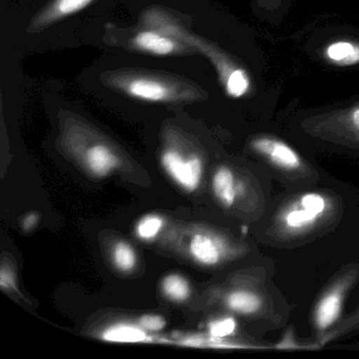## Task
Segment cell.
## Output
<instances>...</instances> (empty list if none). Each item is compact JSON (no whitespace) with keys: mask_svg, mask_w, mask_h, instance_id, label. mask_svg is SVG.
<instances>
[{"mask_svg":"<svg viewBox=\"0 0 359 359\" xmlns=\"http://www.w3.org/2000/svg\"><path fill=\"white\" fill-rule=\"evenodd\" d=\"M102 81L113 91L140 102L178 104L203 98V91L194 83L158 71H109Z\"/></svg>","mask_w":359,"mask_h":359,"instance_id":"1","label":"cell"},{"mask_svg":"<svg viewBox=\"0 0 359 359\" xmlns=\"http://www.w3.org/2000/svg\"><path fill=\"white\" fill-rule=\"evenodd\" d=\"M127 45L132 51L153 56L190 55L197 52L180 39L144 26L130 37Z\"/></svg>","mask_w":359,"mask_h":359,"instance_id":"2","label":"cell"},{"mask_svg":"<svg viewBox=\"0 0 359 359\" xmlns=\"http://www.w3.org/2000/svg\"><path fill=\"white\" fill-rule=\"evenodd\" d=\"M94 0H50L31 20L29 34H36L89 7Z\"/></svg>","mask_w":359,"mask_h":359,"instance_id":"3","label":"cell"},{"mask_svg":"<svg viewBox=\"0 0 359 359\" xmlns=\"http://www.w3.org/2000/svg\"><path fill=\"white\" fill-rule=\"evenodd\" d=\"M161 163L165 171L182 188L188 191L198 188L203 175V163L198 157L186 161L180 153L168 151L161 157Z\"/></svg>","mask_w":359,"mask_h":359,"instance_id":"4","label":"cell"},{"mask_svg":"<svg viewBox=\"0 0 359 359\" xmlns=\"http://www.w3.org/2000/svg\"><path fill=\"white\" fill-rule=\"evenodd\" d=\"M327 208L325 197L317 193H309L285 216V224L290 230L300 231L309 228L323 215Z\"/></svg>","mask_w":359,"mask_h":359,"instance_id":"5","label":"cell"},{"mask_svg":"<svg viewBox=\"0 0 359 359\" xmlns=\"http://www.w3.org/2000/svg\"><path fill=\"white\" fill-rule=\"evenodd\" d=\"M253 148L281 169L291 171L302 165L299 155L280 140L270 137L257 138L253 142Z\"/></svg>","mask_w":359,"mask_h":359,"instance_id":"6","label":"cell"},{"mask_svg":"<svg viewBox=\"0 0 359 359\" xmlns=\"http://www.w3.org/2000/svg\"><path fill=\"white\" fill-rule=\"evenodd\" d=\"M342 308V295L340 291H332L327 293L317 304L315 311V323L321 331L333 325Z\"/></svg>","mask_w":359,"mask_h":359,"instance_id":"7","label":"cell"},{"mask_svg":"<svg viewBox=\"0 0 359 359\" xmlns=\"http://www.w3.org/2000/svg\"><path fill=\"white\" fill-rule=\"evenodd\" d=\"M325 56L331 64L350 67L359 64V43L340 41L327 46Z\"/></svg>","mask_w":359,"mask_h":359,"instance_id":"8","label":"cell"},{"mask_svg":"<svg viewBox=\"0 0 359 359\" xmlns=\"http://www.w3.org/2000/svg\"><path fill=\"white\" fill-rule=\"evenodd\" d=\"M87 163L97 176H106L118 165V159L112 151L104 144H96L87 152Z\"/></svg>","mask_w":359,"mask_h":359,"instance_id":"9","label":"cell"},{"mask_svg":"<svg viewBox=\"0 0 359 359\" xmlns=\"http://www.w3.org/2000/svg\"><path fill=\"white\" fill-rule=\"evenodd\" d=\"M213 190L222 205L231 207L236 198L234 176L228 168H220L213 178Z\"/></svg>","mask_w":359,"mask_h":359,"instance_id":"10","label":"cell"},{"mask_svg":"<svg viewBox=\"0 0 359 359\" xmlns=\"http://www.w3.org/2000/svg\"><path fill=\"white\" fill-rule=\"evenodd\" d=\"M190 249L193 257L201 264L211 266L219 262V250L214 241L205 235H196L191 241Z\"/></svg>","mask_w":359,"mask_h":359,"instance_id":"11","label":"cell"},{"mask_svg":"<svg viewBox=\"0 0 359 359\" xmlns=\"http://www.w3.org/2000/svg\"><path fill=\"white\" fill-rule=\"evenodd\" d=\"M226 304L235 312L253 314L262 306V299L252 292L235 291L226 298Z\"/></svg>","mask_w":359,"mask_h":359,"instance_id":"12","label":"cell"},{"mask_svg":"<svg viewBox=\"0 0 359 359\" xmlns=\"http://www.w3.org/2000/svg\"><path fill=\"white\" fill-rule=\"evenodd\" d=\"M102 337L113 342H140L146 339V334L134 325H116L104 331Z\"/></svg>","mask_w":359,"mask_h":359,"instance_id":"13","label":"cell"},{"mask_svg":"<svg viewBox=\"0 0 359 359\" xmlns=\"http://www.w3.org/2000/svg\"><path fill=\"white\" fill-rule=\"evenodd\" d=\"M163 290L168 297L177 302L187 299L190 294L188 283L180 275H169L163 281Z\"/></svg>","mask_w":359,"mask_h":359,"instance_id":"14","label":"cell"},{"mask_svg":"<svg viewBox=\"0 0 359 359\" xmlns=\"http://www.w3.org/2000/svg\"><path fill=\"white\" fill-rule=\"evenodd\" d=\"M224 86L226 94L231 97H243L250 89L249 76L243 69L237 68Z\"/></svg>","mask_w":359,"mask_h":359,"instance_id":"15","label":"cell"},{"mask_svg":"<svg viewBox=\"0 0 359 359\" xmlns=\"http://www.w3.org/2000/svg\"><path fill=\"white\" fill-rule=\"evenodd\" d=\"M114 262L117 268L123 272L132 270L136 264V255L134 250L128 243H118L114 250Z\"/></svg>","mask_w":359,"mask_h":359,"instance_id":"16","label":"cell"},{"mask_svg":"<svg viewBox=\"0 0 359 359\" xmlns=\"http://www.w3.org/2000/svg\"><path fill=\"white\" fill-rule=\"evenodd\" d=\"M163 222L161 217L156 215H149L142 218L137 226V234L140 238L150 241L157 236L161 229Z\"/></svg>","mask_w":359,"mask_h":359,"instance_id":"17","label":"cell"},{"mask_svg":"<svg viewBox=\"0 0 359 359\" xmlns=\"http://www.w3.org/2000/svg\"><path fill=\"white\" fill-rule=\"evenodd\" d=\"M236 323L231 317L214 321L210 325V333L213 337L222 338L234 333Z\"/></svg>","mask_w":359,"mask_h":359,"instance_id":"18","label":"cell"},{"mask_svg":"<svg viewBox=\"0 0 359 359\" xmlns=\"http://www.w3.org/2000/svg\"><path fill=\"white\" fill-rule=\"evenodd\" d=\"M140 325L148 331H161L165 327V320L158 315H144L140 318Z\"/></svg>","mask_w":359,"mask_h":359,"instance_id":"19","label":"cell"},{"mask_svg":"<svg viewBox=\"0 0 359 359\" xmlns=\"http://www.w3.org/2000/svg\"><path fill=\"white\" fill-rule=\"evenodd\" d=\"M37 222H39V215H37V214H29V215L26 216V218H25L24 222H22L24 230H32V229L36 226Z\"/></svg>","mask_w":359,"mask_h":359,"instance_id":"20","label":"cell"},{"mask_svg":"<svg viewBox=\"0 0 359 359\" xmlns=\"http://www.w3.org/2000/svg\"><path fill=\"white\" fill-rule=\"evenodd\" d=\"M1 279H0V283L3 287H11L14 285V278L12 276L11 273H6L5 270H3L1 275H0Z\"/></svg>","mask_w":359,"mask_h":359,"instance_id":"21","label":"cell"},{"mask_svg":"<svg viewBox=\"0 0 359 359\" xmlns=\"http://www.w3.org/2000/svg\"><path fill=\"white\" fill-rule=\"evenodd\" d=\"M350 119L353 127H354L357 131H359V107L358 108H355L354 110L351 112Z\"/></svg>","mask_w":359,"mask_h":359,"instance_id":"22","label":"cell"},{"mask_svg":"<svg viewBox=\"0 0 359 359\" xmlns=\"http://www.w3.org/2000/svg\"><path fill=\"white\" fill-rule=\"evenodd\" d=\"M241 231H243V235L247 234V233H248V228H247V226H243V228H241Z\"/></svg>","mask_w":359,"mask_h":359,"instance_id":"23","label":"cell"}]
</instances>
